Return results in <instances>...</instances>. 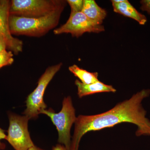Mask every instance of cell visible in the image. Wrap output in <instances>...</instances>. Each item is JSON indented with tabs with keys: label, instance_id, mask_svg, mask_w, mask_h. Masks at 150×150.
Returning <instances> with one entry per match:
<instances>
[{
	"label": "cell",
	"instance_id": "7a4b0ae2",
	"mask_svg": "<svg viewBox=\"0 0 150 150\" xmlns=\"http://www.w3.org/2000/svg\"><path fill=\"white\" fill-rule=\"evenodd\" d=\"M64 9L59 10L46 16L31 18L10 15V29L12 34L40 37L57 26Z\"/></svg>",
	"mask_w": 150,
	"mask_h": 150
},
{
	"label": "cell",
	"instance_id": "277c9868",
	"mask_svg": "<svg viewBox=\"0 0 150 150\" xmlns=\"http://www.w3.org/2000/svg\"><path fill=\"white\" fill-rule=\"evenodd\" d=\"M41 113L50 117L59 133L58 142L64 146L67 150H70L71 142V128L77 118L71 97L68 96L64 98L62 110L58 113H56L50 108L43 110Z\"/></svg>",
	"mask_w": 150,
	"mask_h": 150
},
{
	"label": "cell",
	"instance_id": "8fae6325",
	"mask_svg": "<svg viewBox=\"0 0 150 150\" xmlns=\"http://www.w3.org/2000/svg\"><path fill=\"white\" fill-rule=\"evenodd\" d=\"M82 12L93 21L100 25L107 16L106 11L100 7L94 0H84Z\"/></svg>",
	"mask_w": 150,
	"mask_h": 150
},
{
	"label": "cell",
	"instance_id": "9a60e30c",
	"mask_svg": "<svg viewBox=\"0 0 150 150\" xmlns=\"http://www.w3.org/2000/svg\"><path fill=\"white\" fill-rule=\"evenodd\" d=\"M140 9L143 11H146L150 15V0H142Z\"/></svg>",
	"mask_w": 150,
	"mask_h": 150
},
{
	"label": "cell",
	"instance_id": "9c48e42d",
	"mask_svg": "<svg viewBox=\"0 0 150 150\" xmlns=\"http://www.w3.org/2000/svg\"><path fill=\"white\" fill-rule=\"evenodd\" d=\"M111 2L115 12L133 19L141 25H145L147 22L146 16L138 11L127 0H123L119 3Z\"/></svg>",
	"mask_w": 150,
	"mask_h": 150
},
{
	"label": "cell",
	"instance_id": "5bb4252c",
	"mask_svg": "<svg viewBox=\"0 0 150 150\" xmlns=\"http://www.w3.org/2000/svg\"><path fill=\"white\" fill-rule=\"evenodd\" d=\"M67 3L71 8V13H78L82 12L83 8L84 0H68Z\"/></svg>",
	"mask_w": 150,
	"mask_h": 150
},
{
	"label": "cell",
	"instance_id": "3957f363",
	"mask_svg": "<svg viewBox=\"0 0 150 150\" xmlns=\"http://www.w3.org/2000/svg\"><path fill=\"white\" fill-rule=\"evenodd\" d=\"M66 3L56 0H13L10 3V15L31 18L42 17L64 9Z\"/></svg>",
	"mask_w": 150,
	"mask_h": 150
},
{
	"label": "cell",
	"instance_id": "5b68a950",
	"mask_svg": "<svg viewBox=\"0 0 150 150\" xmlns=\"http://www.w3.org/2000/svg\"><path fill=\"white\" fill-rule=\"evenodd\" d=\"M62 63L48 67L41 76L35 89L28 96L26 108L23 114L30 119H37L39 114L46 109L47 105L43 100L44 93L48 84L61 69Z\"/></svg>",
	"mask_w": 150,
	"mask_h": 150
},
{
	"label": "cell",
	"instance_id": "4fadbf2b",
	"mask_svg": "<svg viewBox=\"0 0 150 150\" xmlns=\"http://www.w3.org/2000/svg\"><path fill=\"white\" fill-rule=\"evenodd\" d=\"M12 52L6 50L0 52V69L5 66L11 65L14 62Z\"/></svg>",
	"mask_w": 150,
	"mask_h": 150
},
{
	"label": "cell",
	"instance_id": "e0dca14e",
	"mask_svg": "<svg viewBox=\"0 0 150 150\" xmlns=\"http://www.w3.org/2000/svg\"><path fill=\"white\" fill-rule=\"evenodd\" d=\"M7 48L6 42L4 38L0 34V52L6 50Z\"/></svg>",
	"mask_w": 150,
	"mask_h": 150
},
{
	"label": "cell",
	"instance_id": "2e32d148",
	"mask_svg": "<svg viewBox=\"0 0 150 150\" xmlns=\"http://www.w3.org/2000/svg\"><path fill=\"white\" fill-rule=\"evenodd\" d=\"M6 135L5 133V131L0 128V150H4L5 149L6 145L2 143L1 140L6 139Z\"/></svg>",
	"mask_w": 150,
	"mask_h": 150
},
{
	"label": "cell",
	"instance_id": "ac0fdd59",
	"mask_svg": "<svg viewBox=\"0 0 150 150\" xmlns=\"http://www.w3.org/2000/svg\"><path fill=\"white\" fill-rule=\"evenodd\" d=\"M52 150H68L64 145L58 144L52 148Z\"/></svg>",
	"mask_w": 150,
	"mask_h": 150
},
{
	"label": "cell",
	"instance_id": "52a82bcc",
	"mask_svg": "<svg viewBox=\"0 0 150 150\" xmlns=\"http://www.w3.org/2000/svg\"><path fill=\"white\" fill-rule=\"evenodd\" d=\"M104 30L103 25L93 21L80 12L71 13L67 22L54 29V33L56 35L70 33L73 37L78 38L86 33H98Z\"/></svg>",
	"mask_w": 150,
	"mask_h": 150
},
{
	"label": "cell",
	"instance_id": "ba28073f",
	"mask_svg": "<svg viewBox=\"0 0 150 150\" xmlns=\"http://www.w3.org/2000/svg\"><path fill=\"white\" fill-rule=\"evenodd\" d=\"M10 3L7 0L0 1V34L4 38L8 48L17 54L22 51L23 43L13 37L11 32L9 23Z\"/></svg>",
	"mask_w": 150,
	"mask_h": 150
},
{
	"label": "cell",
	"instance_id": "7c38bea8",
	"mask_svg": "<svg viewBox=\"0 0 150 150\" xmlns=\"http://www.w3.org/2000/svg\"><path fill=\"white\" fill-rule=\"evenodd\" d=\"M69 69L75 76L79 78L81 82L86 84H90L98 81V72H90L81 69L76 65H73L69 67Z\"/></svg>",
	"mask_w": 150,
	"mask_h": 150
},
{
	"label": "cell",
	"instance_id": "d6986e66",
	"mask_svg": "<svg viewBox=\"0 0 150 150\" xmlns=\"http://www.w3.org/2000/svg\"><path fill=\"white\" fill-rule=\"evenodd\" d=\"M28 150H44L43 149H40V148L39 147H38L36 146H33L32 147L29 149Z\"/></svg>",
	"mask_w": 150,
	"mask_h": 150
},
{
	"label": "cell",
	"instance_id": "30bf717a",
	"mask_svg": "<svg viewBox=\"0 0 150 150\" xmlns=\"http://www.w3.org/2000/svg\"><path fill=\"white\" fill-rule=\"evenodd\" d=\"M75 83L77 87L78 95L79 98L95 93H115L116 91V90L112 86L105 84L99 81L90 84H86L76 80Z\"/></svg>",
	"mask_w": 150,
	"mask_h": 150
},
{
	"label": "cell",
	"instance_id": "ffe728a7",
	"mask_svg": "<svg viewBox=\"0 0 150 150\" xmlns=\"http://www.w3.org/2000/svg\"><path fill=\"white\" fill-rule=\"evenodd\" d=\"M149 136H150V134H149Z\"/></svg>",
	"mask_w": 150,
	"mask_h": 150
},
{
	"label": "cell",
	"instance_id": "8992f818",
	"mask_svg": "<svg viewBox=\"0 0 150 150\" xmlns=\"http://www.w3.org/2000/svg\"><path fill=\"white\" fill-rule=\"evenodd\" d=\"M9 126L6 140L15 150H28L35 146L28 130L29 119L25 115L21 116L10 113Z\"/></svg>",
	"mask_w": 150,
	"mask_h": 150
},
{
	"label": "cell",
	"instance_id": "6da1fadb",
	"mask_svg": "<svg viewBox=\"0 0 150 150\" xmlns=\"http://www.w3.org/2000/svg\"><path fill=\"white\" fill-rule=\"evenodd\" d=\"M150 95V89H143L106 112L96 115H79L75 123L70 150H79L82 137L88 132L110 128L122 123L136 125L137 137L149 136L150 121L146 117L147 111L142 102Z\"/></svg>",
	"mask_w": 150,
	"mask_h": 150
}]
</instances>
